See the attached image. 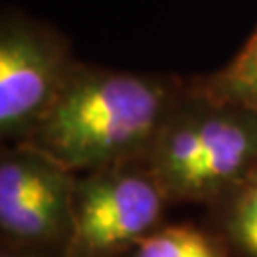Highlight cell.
<instances>
[{
  "instance_id": "cell-1",
  "label": "cell",
  "mask_w": 257,
  "mask_h": 257,
  "mask_svg": "<svg viewBox=\"0 0 257 257\" xmlns=\"http://www.w3.org/2000/svg\"><path fill=\"white\" fill-rule=\"evenodd\" d=\"M172 112V93L156 78L73 67L25 143L71 172L101 170L147 155Z\"/></svg>"
},
{
  "instance_id": "cell-2",
  "label": "cell",
  "mask_w": 257,
  "mask_h": 257,
  "mask_svg": "<svg viewBox=\"0 0 257 257\" xmlns=\"http://www.w3.org/2000/svg\"><path fill=\"white\" fill-rule=\"evenodd\" d=\"M168 194L149 170H95L74 183L67 257H110L156 230Z\"/></svg>"
},
{
  "instance_id": "cell-3",
  "label": "cell",
  "mask_w": 257,
  "mask_h": 257,
  "mask_svg": "<svg viewBox=\"0 0 257 257\" xmlns=\"http://www.w3.org/2000/svg\"><path fill=\"white\" fill-rule=\"evenodd\" d=\"M73 65L65 46L25 19H4L0 33V132L29 138L61 92Z\"/></svg>"
},
{
  "instance_id": "cell-4",
  "label": "cell",
  "mask_w": 257,
  "mask_h": 257,
  "mask_svg": "<svg viewBox=\"0 0 257 257\" xmlns=\"http://www.w3.org/2000/svg\"><path fill=\"white\" fill-rule=\"evenodd\" d=\"M73 172L31 145L0 162V227L21 244L67 240L73 225Z\"/></svg>"
},
{
  "instance_id": "cell-5",
  "label": "cell",
  "mask_w": 257,
  "mask_h": 257,
  "mask_svg": "<svg viewBox=\"0 0 257 257\" xmlns=\"http://www.w3.org/2000/svg\"><path fill=\"white\" fill-rule=\"evenodd\" d=\"M200 158L181 196L206 200L234 189L257 168V114L204 99L200 107Z\"/></svg>"
},
{
  "instance_id": "cell-6",
  "label": "cell",
  "mask_w": 257,
  "mask_h": 257,
  "mask_svg": "<svg viewBox=\"0 0 257 257\" xmlns=\"http://www.w3.org/2000/svg\"><path fill=\"white\" fill-rule=\"evenodd\" d=\"M204 99L242 107L257 114V27L232 61L208 78Z\"/></svg>"
},
{
  "instance_id": "cell-7",
  "label": "cell",
  "mask_w": 257,
  "mask_h": 257,
  "mask_svg": "<svg viewBox=\"0 0 257 257\" xmlns=\"http://www.w3.org/2000/svg\"><path fill=\"white\" fill-rule=\"evenodd\" d=\"M136 257H229L204 232L193 227H166L136 246Z\"/></svg>"
},
{
  "instance_id": "cell-8",
  "label": "cell",
  "mask_w": 257,
  "mask_h": 257,
  "mask_svg": "<svg viewBox=\"0 0 257 257\" xmlns=\"http://www.w3.org/2000/svg\"><path fill=\"white\" fill-rule=\"evenodd\" d=\"M227 210V232L246 255L257 257V168L232 189Z\"/></svg>"
},
{
  "instance_id": "cell-9",
  "label": "cell",
  "mask_w": 257,
  "mask_h": 257,
  "mask_svg": "<svg viewBox=\"0 0 257 257\" xmlns=\"http://www.w3.org/2000/svg\"><path fill=\"white\" fill-rule=\"evenodd\" d=\"M2 257H16V255H12V253H2Z\"/></svg>"
}]
</instances>
